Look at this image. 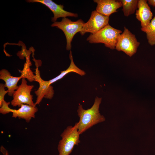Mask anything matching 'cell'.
Listing matches in <instances>:
<instances>
[{
    "instance_id": "cell-12",
    "label": "cell",
    "mask_w": 155,
    "mask_h": 155,
    "mask_svg": "<svg viewBox=\"0 0 155 155\" xmlns=\"http://www.w3.org/2000/svg\"><path fill=\"white\" fill-rule=\"evenodd\" d=\"M38 111L36 106H33L27 104H22L18 109L10 108V112L12 113V117L16 118L24 119L26 122H29L32 118H34L35 114Z\"/></svg>"
},
{
    "instance_id": "cell-16",
    "label": "cell",
    "mask_w": 155,
    "mask_h": 155,
    "mask_svg": "<svg viewBox=\"0 0 155 155\" xmlns=\"http://www.w3.org/2000/svg\"><path fill=\"white\" fill-rule=\"evenodd\" d=\"M142 31L146 34L148 43L151 46L155 45V16L152 19L148 25L144 28H141Z\"/></svg>"
},
{
    "instance_id": "cell-13",
    "label": "cell",
    "mask_w": 155,
    "mask_h": 155,
    "mask_svg": "<svg viewBox=\"0 0 155 155\" xmlns=\"http://www.w3.org/2000/svg\"><path fill=\"white\" fill-rule=\"evenodd\" d=\"M23 77L21 75L19 77L11 76L9 71L5 69H2L0 71V79L5 82V87L7 88L8 91L7 94L9 96H12L15 91L18 88V82Z\"/></svg>"
},
{
    "instance_id": "cell-1",
    "label": "cell",
    "mask_w": 155,
    "mask_h": 155,
    "mask_svg": "<svg viewBox=\"0 0 155 155\" xmlns=\"http://www.w3.org/2000/svg\"><path fill=\"white\" fill-rule=\"evenodd\" d=\"M101 101V98L96 97L92 107L86 110L83 109L82 105H79L77 111L80 118L78 123L80 134L93 125L105 121L104 116L99 113V108Z\"/></svg>"
},
{
    "instance_id": "cell-17",
    "label": "cell",
    "mask_w": 155,
    "mask_h": 155,
    "mask_svg": "<svg viewBox=\"0 0 155 155\" xmlns=\"http://www.w3.org/2000/svg\"><path fill=\"white\" fill-rule=\"evenodd\" d=\"M31 66V63L29 59H27L26 63L24 65L23 69L19 71L21 73V75L23 78H26L30 82L34 81L35 75L30 69V67Z\"/></svg>"
},
{
    "instance_id": "cell-20",
    "label": "cell",
    "mask_w": 155,
    "mask_h": 155,
    "mask_svg": "<svg viewBox=\"0 0 155 155\" xmlns=\"http://www.w3.org/2000/svg\"><path fill=\"white\" fill-rule=\"evenodd\" d=\"M0 150L3 155H8V151L2 146L1 147Z\"/></svg>"
},
{
    "instance_id": "cell-11",
    "label": "cell",
    "mask_w": 155,
    "mask_h": 155,
    "mask_svg": "<svg viewBox=\"0 0 155 155\" xmlns=\"http://www.w3.org/2000/svg\"><path fill=\"white\" fill-rule=\"evenodd\" d=\"M94 1L97 3L96 11L109 17L112 14L117 12V9L122 6L119 0H94Z\"/></svg>"
},
{
    "instance_id": "cell-3",
    "label": "cell",
    "mask_w": 155,
    "mask_h": 155,
    "mask_svg": "<svg viewBox=\"0 0 155 155\" xmlns=\"http://www.w3.org/2000/svg\"><path fill=\"white\" fill-rule=\"evenodd\" d=\"M78 131V123H76L73 126L67 127L61 133V139L58 146L59 155H69L75 146L80 142V135Z\"/></svg>"
},
{
    "instance_id": "cell-15",
    "label": "cell",
    "mask_w": 155,
    "mask_h": 155,
    "mask_svg": "<svg viewBox=\"0 0 155 155\" xmlns=\"http://www.w3.org/2000/svg\"><path fill=\"white\" fill-rule=\"evenodd\" d=\"M125 16L127 17L134 13L138 7V0H120Z\"/></svg>"
},
{
    "instance_id": "cell-2",
    "label": "cell",
    "mask_w": 155,
    "mask_h": 155,
    "mask_svg": "<svg viewBox=\"0 0 155 155\" xmlns=\"http://www.w3.org/2000/svg\"><path fill=\"white\" fill-rule=\"evenodd\" d=\"M122 32L108 24L97 32L91 34L87 40L91 43H103L106 47L113 50L115 49L118 37Z\"/></svg>"
},
{
    "instance_id": "cell-21",
    "label": "cell",
    "mask_w": 155,
    "mask_h": 155,
    "mask_svg": "<svg viewBox=\"0 0 155 155\" xmlns=\"http://www.w3.org/2000/svg\"><path fill=\"white\" fill-rule=\"evenodd\" d=\"M148 4L153 7H155V0H148L147 1Z\"/></svg>"
},
{
    "instance_id": "cell-5",
    "label": "cell",
    "mask_w": 155,
    "mask_h": 155,
    "mask_svg": "<svg viewBox=\"0 0 155 155\" xmlns=\"http://www.w3.org/2000/svg\"><path fill=\"white\" fill-rule=\"evenodd\" d=\"M124 29L123 32L118 37L115 49L131 57L136 53L140 43L134 34L125 27Z\"/></svg>"
},
{
    "instance_id": "cell-8",
    "label": "cell",
    "mask_w": 155,
    "mask_h": 155,
    "mask_svg": "<svg viewBox=\"0 0 155 155\" xmlns=\"http://www.w3.org/2000/svg\"><path fill=\"white\" fill-rule=\"evenodd\" d=\"M36 66L34 81L38 83L39 87L34 92L37 96L36 100L35 103V106L37 104L39 105L43 98L51 99L54 94L53 87L49 84L48 81L44 80L41 78L38 69L39 66L36 64Z\"/></svg>"
},
{
    "instance_id": "cell-14",
    "label": "cell",
    "mask_w": 155,
    "mask_h": 155,
    "mask_svg": "<svg viewBox=\"0 0 155 155\" xmlns=\"http://www.w3.org/2000/svg\"><path fill=\"white\" fill-rule=\"evenodd\" d=\"M69 58L70 60V63L69 67L66 70L61 71V73L55 78L48 81L50 85L61 79L70 72H73L81 76L84 75L86 74V72L84 71L79 68L75 64L71 51H70V52Z\"/></svg>"
},
{
    "instance_id": "cell-19",
    "label": "cell",
    "mask_w": 155,
    "mask_h": 155,
    "mask_svg": "<svg viewBox=\"0 0 155 155\" xmlns=\"http://www.w3.org/2000/svg\"><path fill=\"white\" fill-rule=\"evenodd\" d=\"M10 103V102H7L5 100L3 101L2 106L0 108V113L5 115L10 113V108L9 107V105Z\"/></svg>"
},
{
    "instance_id": "cell-4",
    "label": "cell",
    "mask_w": 155,
    "mask_h": 155,
    "mask_svg": "<svg viewBox=\"0 0 155 155\" xmlns=\"http://www.w3.org/2000/svg\"><path fill=\"white\" fill-rule=\"evenodd\" d=\"M85 23L82 19L76 21H72L66 18H63L60 22H56L51 25L52 27H56L61 30L64 32L66 40V49L70 50L71 42L75 35L82 30Z\"/></svg>"
},
{
    "instance_id": "cell-18",
    "label": "cell",
    "mask_w": 155,
    "mask_h": 155,
    "mask_svg": "<svg viewBox=\"0 0 155 155\" xmlns=\"http://www.w3.org/2000/svg\"><path fill=\"white\" fill-rule=\"evenodd\" d=\"M5 84H0V107L1 106L3 101L4 100V98L5 95L8 92L7 90H5Z\"/></svg>"
},
{
    "instance_id": "cell-7",
    "label": "cell",
    "mask_w": 155,
    "mask_h": 155,
    "mask_svg": "<svg viewBox=\"0 0 155 155\" xmlns=\"http://www.w3.org/2000/svg\"><path fill=\"white\" fill-rule=\"evenodd\" d=\"M109 20V17L104 16L96 10L93 11L88 20L84 24L80 33L82 36L87 32L94 34L108 24Z\"/></svg>"
},
{
    "instance_id": "cell-10",
    "label": "cell",
    "mask_w": 155,
    "mask_h": 155,
    "mask_svg": "<svg viewBox=\"0 0 155 155\" xmlns=\"http://www.w3.org/2000/svg\"><path fill=\"white\" fill-rule=\"evenodd\" d=\"M146 0H139L138 9L136 12V17L140 21L142 28L147 27L152 19L153 15Z\"/></svg>"
},
{
    "instance_id": "cell-22",
    "label": "cell",
    "mask_w": 155,
    "mask_h": 155,
    "mask_svg": "<svg viewBox=\"0 0 155 155\" xmlns=\"http://www.w3.org/2000/svg\"></svg>"
},
{
    "instance_id": "cell-9",
    "label": "cell",
    "mask_w": 155,
    "mask_h": 155,
    "mask_svg": "<svg viewBox=\"0 0 155 155\" xmlns=\"http://www.w3.org/2000/svg\"><path fill=\"white\" fill-rule=\"evenodd\" d=\"M28 2H38L44 5L53 12L54 16L51 18L52 22H56L60 18H65L67 17H73L77 18L78 15L76 13L70 12L64 10L63 5H58L51 0H28Z\"/></svg>"
},
{
    "instance_id": "cell-6",
    "label": "cell",
    "mask_w": 155,
    "mask_h": 155,
    "mask_svg": "<svg viewBox=\"0 0 155 155\" xmlns=\"http://www.w3.org/2000/svg\"><path fill=\"white\" fill-rule=\"evenodd\" d=\"M34 87L33 85L27 84L25 78H22L21 84L13 94V99L10 102L11 105L20 107L22 104H25L36 106L33 101V95L31 94Z\"/></svg>"
}]
</instances>
